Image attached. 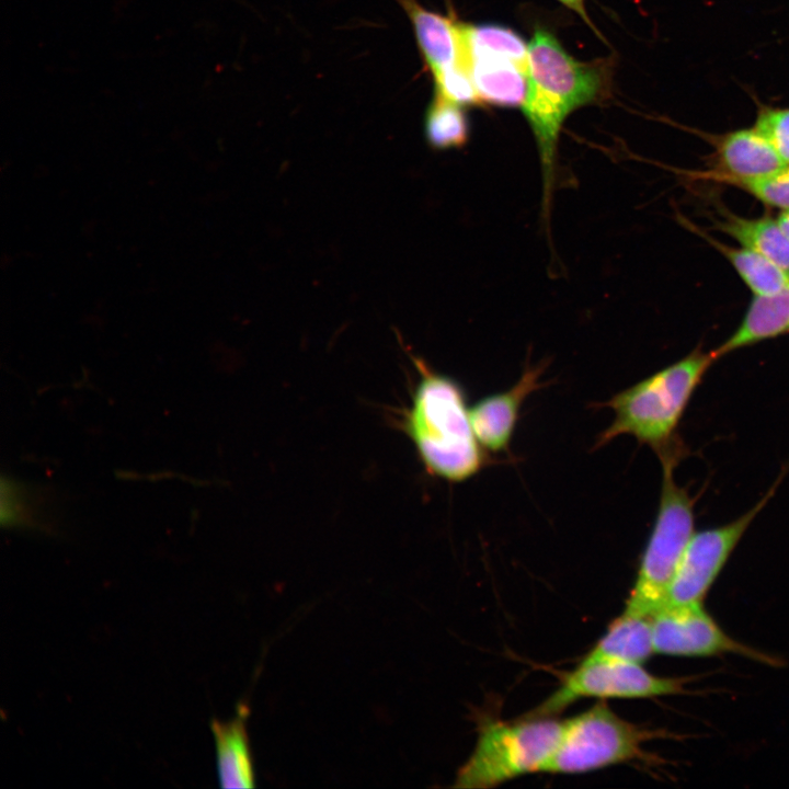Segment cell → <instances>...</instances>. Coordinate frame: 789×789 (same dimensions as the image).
Here are the masks:
<instances>
[{
	"label": "cell",
	"mask_w": 789,
	"mask_h": 789,
	"mask_svg": "<svg viewBox=\"0 0 789 789\" xmlns=\"http://www.w3.org/2000/svg\"><path fill=\"white\" fill-rule=\"evenodd\" d=\"M604 70L573 59L557 38L537 30L528 44V89L522 105L535 136L542 179V215L549 219L559 133L565 117L601 94Z\"/></svg>",
	"instance_id": "1"
},
{
	"label": "cell",
	"mask_w": 789,
	"mask_h": 789,
	"mask_svg": "<svg viewBox=\"0 0 789 789\" xmlns=\"http://www.w3.org/2000/svg\"><path fill=\"white\" fill-rule=\"evenodd\" d=\"M420 380L405 412L403 427L431 474L462 482L485 464L461 386L414 357Z\"/></svg>",
	"instance_id": "2"
},
{
	"label": "cell",
	"mask_w": 789,
	"mask_h": 789,
	"mask_svg": "<svg viewBox=\"0 0 789 789\" xmlns=\"http://www.w3.org/2000/svg\"><path fill=\"white\" fill-rule=\"evenodd\" d=\"M719 357L696 348L679 361L614 395L602 407L613 410L611 423L597 436L599 448L620 435H631L659 456L684 444L677 436L685 410L710 366Z\"/></svg>",
	"instance_id": "3"
},
{
	"label": "cell",
	"mask_w": 789,
	"mask_h": 789,
	"mask_svg": "<svg viewBox=\"0 0 789 789\" xmlns=\"http://www.w3.org/2000/svg\"><path fill=\"white\" fill-rule=\"evenodd\" d=\"M684 455L671 451L659 457L663 472L659 508L625 614L653 617L664 607L678 563L695 533V500L674 477Z\"/></svg>",
	"instance_id": "4"
},
{
	"label": "cell",
	"mask_w": 789,
	"mask_h": 789,
	"mask_svg": "<svg viewBox=\"0 0 789 789\" xmlns=\"http://www.w3.org/2000/svg\"><path fill=\"white\" fill-rule=\"evenodd\" d=\"M563 724L564 720L552 717L528 716L481 723L476 746L458 769L453 787L491 788L541 771L559 744Z\"/></svg>",
	"instance_id": "5"
},
{
	"label": "cell",
	"mask_w": 789,
	"mask_h": 789,
	"mask_svg": "<svg viewBox=\"0 0 789 789\" xmlns=\"http://www.w3.org/2000/svg\"><path fill=\"white\" fill-rule=\"evenodd\" d=\"M668 735L631 723L601 701L564 720L559 744L541 771L580 774L634 759L650 762L643 745Z\"/></svg>",
	"instance_id": "6"
},
{
	"label": "cell",
	"mask_w": 789,
	"mask_h": 789,
	"mask_svg": "<svg viewBox=\"0 0 789 789\" xmlns=\"http://www.w3.org/2000/svg\"><path fill=\"white\" fill-rule=\"evenodd\" d=\"M693 677H663L639 663L602 661L579 663L559 687L528 717H552L581 698H653L685 694Z\"/></svg>",
	"instance_id": "7"
},
{
	"label": "cell",
	"mask_w": 789,
	"mask_h": 789,
	"mask_svg": "<svg viewBox=\"0 0 789 789\" xmlns=\"http://www.w3.org/2000/svg\"><path fill=\"white\" fill-rule=\"evenodd\" d=\"M782 477L779 476L765 496L737 518L694 533L670 585L664 607L702 604L733 550L771 499Z\"/></svg>",
	"instance_id": "8"
},
{
	"label": "cell",
	"mask_w": 789,
	"mask_h": 789,
	"mask_svg": "<svg viewBox=\"0 0 789 789\" xmlns=\"http://www.w3.org/2000/svg\"><path fill=\"white\" fill-rule=\"evenodd\" d=\"M654 652L671 656L706 658L737 654L771 666L780 661L727 634L702 604L664 607L652 617Z\"/></svg>",
	"instance_id": "9"
},
{
	"label": "cell",
	"mask_w": 789,
	"mask_h": 789,
	"mask_svg": "<svg viewBox=\"0 0 789 789\" xmlns=\"http://www.w3.org/2000/svg\"><path fill=\"white\" fill-rule=\"evenodd\" d=\"M546 365H527L507 390L481 398L470 409V422L481 447L490 453L507 451L525 400L545 384Z\"/></svg>",
	"instance_id": "10"
},
{
	"label": "cell",
	"mask_w": 789,
	"mask_h": 789,
	"mask_svg": "<svg viewBox=\"0 0 789 789\" xmlns=\"http://www.w3.org/2000/svg\"><path fill=\"white\" fill-rule=\"evenodd\" d=\"M462 65L480 101L498 106H522L528 89V68L496 53L468 47L462 37Z\"/></svg>",
	"instance_id": "11"
},
{
	"label": "cell",
	"mask_w": 789,
	"mask_h": 789,
	"mask_svg": "<svg viewBox=\"0 0 789 789\" xmlns=\"http://www.w3.org/2000/svg\"><path fill=\"white\" fill-rule=\"evenodd\" d=\"M716 155L719 170L702 172L700 178L718 182L724 179H754L788 165L753 127L721 136L717 141Z\"/></svg>",
	"instance_id": "12"
},
{
	"label": "cell",
	"mask_w": 789,
	"mask_h": 789,
	"mask_svg": "<svg viewBox=\"0 0 789 789\" xmlns=\"http://www.w3.org/2000/svg\"><path fill=\"white\" fill-rule=\"evenodd\" d=\"M412 22L418 45L433 75L461 64L462 25L428 11L416 0H398Z\"/></svg>",
	"instance_id": "13"
},
{
	"label": "cell",
	"mask_w": 789,
	"mask_h": 789,
	"mask_svg": "<svg viewBox=\"0 0 789 789\" xmlns=\"http://www.w3.org/2000/svg\"><path fill=\"white\" fill-rule=\"evenodd\" d=\"M249 708L239 705L229 721H211L218 777L222 788H253L255 773L247 730Z\"/></svg>",
	"instance_id": "14"
},
{
	"label": "cell",
	"mask_w": 789,
	"mask_h": 789,
	"mask_svg": "<svg viewBox=\"0 0 789 789\" xmlns=\"http://www.w3.org/2000/svg\"><path fill=\"white\" fill-rule=\"evenodd\" d=\"M789 333V285L773 295H754L736 330L714 351L728 353Z\"/></svg>",
	"instance_id": "15"
},
{
	"label": "cell",
	"mask_w": 789,
	"mask_h": 789,
	"mask_svg": "<svg viewBox=\"0 0 789 789\" xmlns=\"http://www.w3.org/2000/svg\"><path fill=\"white\" fill-rule=\"evenodd\" d=\"M653 653L652 617L622 613L581 663L615 661L641 664Z\"/></svg>",
	"instance_id": "16"
},
{
	"label": "cell",
	"mask_w": 789,
	"mask_h": 789,
	"mask_svg": "<svg viewBox=\"0 0 789 789\" xmlns=\"http://www.w3.org/2000/svg\"><path fill=\"white\" fill-rule=\"evenodd\" d=\"M716 227L789 274V237L777 220L767 217L744 218L724 213L722 219L716 221Z\"/></svg>",
	"instance_id": "17"
},
{
	"label": "cell",
	"mask_w": 789,
	"mask_h": 789,
	"mask_svg": "<svg viewBox=\"0 0 789 789\" xmlns=\"http://www.w3.org/2000/svg\"><path fill=\"white\" fill-rule=\"evenodd\" d=\"M722 253L754 295H773L789 285V274L759 252L728 247L699 232Z\"/></svg>",
	"instance_id": "18"
},
{
	"label": "cell",
	"mask_w": 789,
	"mask_h": 789,
	"mask_svg": "<svg viewBox=\"0 0 789 789\" xmlns=\"http://www.w3.org/2000/svg\"><path fill=\"white\" fill-rule=\"evenodd\" d=\"M424 130L433 149L461 148L468 140L469 124L461 105L436 93L425 114Z\"/></svg>",
	"instance_id": "19"
},
{
	"label": "cell",
	"mask_w": 789,
	"mask_h": 789,
	"mask_svg": "<svg viewBox=\"0 0 789 789\" xmlns=\"http://www.w3.org/2000/svg\"><path fill=\"white\" fill-rule=\"evenodd\" d=\"M468 47L504 55L528 68V46L519 35L499 25H462Z\"/></svg>",
	"instance_id": "20"
},
{
	"label": "cell",
	"mask_w": 789,
	"mask_h": 789,
	"mask_svg": "<svg viewBox=\"0 0 789 789\" xmlns=\"http://www.w3.org/2000/svg\"><path fill=\"white\" fill-rule=\"evenodd\" d=\"M721 183L735 185L762 203L789 210V164L766 176L754 179H724Z\"/></svg>",
	"instance_id": "21"
},
{
	"label": "cell",
	"mask_w": 789,
	"mask_h": 789,
	"mask_svg": "<svg viewBox=\"0 0 789 789\" xmlns=\"http://www.w3.org/2000/svg\"><path fill=\"white\" fill-rule=\"evenodd\" d=\"M753 128L789 164V108L761 106Z\"/></svg>",
	"instance_id": "22"
},
{
	"label": "cell",
	"mask_w": 789,
	"mask_h": 789,
	"mask_svg": "<svg viewBox=\"0 0 789 789\" xmlns=\"http://www.w3.org/2000/svg\"><path fill=\"white\" fill-rule=\"evenodd\" d=\"M436 93L461 106L478 104L480 99L468 69L458 64L434 75Z\"/></svg>",
	"instance_id": "23"
},
{
	"label": "cell",
	"mask_w": 789,
	"mask_h": 789,
	"mask_svg": "<svg viewBox=\"0 0 789 789\" xmlns=\"http://www.w3.org/2000/svg\"><path fill=\"white\" fill-rule=\"evenodd\" d=\"M572 10L576 11L579 14L582 15L583 19H586L585 9L583 5V0H559Z\"/></svg>",
	"instance_id": "24"
},
{
	"label": "cell",
	"mask_w": 789,
	"mask_h": 789,
	"mask_svg": "<svg viewBox=\"0 0 789 789\" xmlns=\"http://www.w3.org/2000/svg\"><path fill=\"white\" fill-rule=\"evenodd\" d=\"M777 222L789 237V210H784L777 218Z\"/></svg>",
	"instance_id": "25"
}]
</instances>
